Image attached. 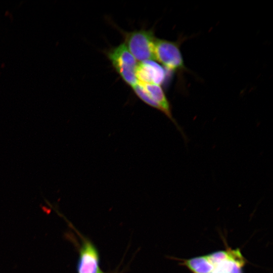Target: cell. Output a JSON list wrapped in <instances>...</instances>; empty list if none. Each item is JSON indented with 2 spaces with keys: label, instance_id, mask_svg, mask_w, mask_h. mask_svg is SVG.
<instances>
[{
  "label": "cell",
  "instance_id": "obj_5",
  "mask_svg": "<svg viewBox=\"0 0 273 273\" xmlns=\"http://www.w3.org/2000/svg\"><path fill=\"white\" fill-rule=\"evenodd\" d=\"M80 243L78 249V258L76 265L77 273H102L100 267L99 251L90 240L77 231Z\"/></svg>",
  "mask_w": 273,
  "mask_h": 273
},
{
  "label": "cell",
  "instance_id": "obj_6",
  "mask_svg": "<svg viewBox=\"0 0 273 273\" xmlns=\"http://www.w3.org/2000/svg\"><path fill=\"white\" fill-rule=\"evenodd\" d=\"M138 82L161 85L165 79L164 67L153 60L138 62L136 70Z\"/></svg>",
  "mask_w": 273,
  "mask_h": 273
},
{
  "label": "cell",
  "instance_id": "obj_7",
  "mask_svg": "<svg viewBox=\"0 0 273 273\" xmlns=\"http://www.w3.org/2000/svg\"><path fill=\"white\" fill-rule=\"evenodd\" d=\"M102 273H116L115 272H102Z\"/></svg>",
  "mask_w": 273,
  "mask_h": 273
},
{
  "label": "cell",
  "instance_id": "obj_2",
  "mask_svg": "<svg viewBox=\"0 0 273 273\" xmlns=\"http://www.w3.org/2000/svg\"><path fill=\"white\" fill-rule=\"evenodd\" d=\"M124 43L137 61L154 60L156 37L152 29H142L123 33Z\"/></svg>",
  "mask_w": 273,
  "mask_h": 273
},
{
  "label": "cell",
  "instance_id": "obj_1",
  "mask_svg": "<svg viewBox=\"0 0 273 273\" xmlns=\"http://www.w3.org/2000/svg\"><path fill=\"white\" fill-rule=\"evenodd\" d=\"M191 273H244L247 260L239 248H226L183 259Z\"/></svg>",
  "mask_w": 273,
  "mask_h": 273
},
{
  "label": "cell",
  "instance_id": "obj_4",
  "mask_svg": "<svg viewBox=\"0 0 273 273\" xmlns=\"http://www.w3.org/2000/svg\"><path fill=\"white\" fill-rule=\"evenodd\" d=\"M154 57L166 69L172 71L185 69L179 41L156 38Z\"/></svg>",
  "mask_w": 273,
  "mask_h": 273
},
{
  "label": "cell",
  "instance_id": "obj_3",
  "mask_svg": "<svg viewBox=\"0 0 273 273\" xmlns=\"http://www.w3.org/2000/svg\"><path fill=\"white\" fill-rule=\"evenodd\" d=\"M107 56L116 71L127 84L132 87L138 83L136 76L138 62L124 42L111 49Z\"/></svg>",
  "mask_w": 273,
  "mask_h": 273
}]
</instances>
